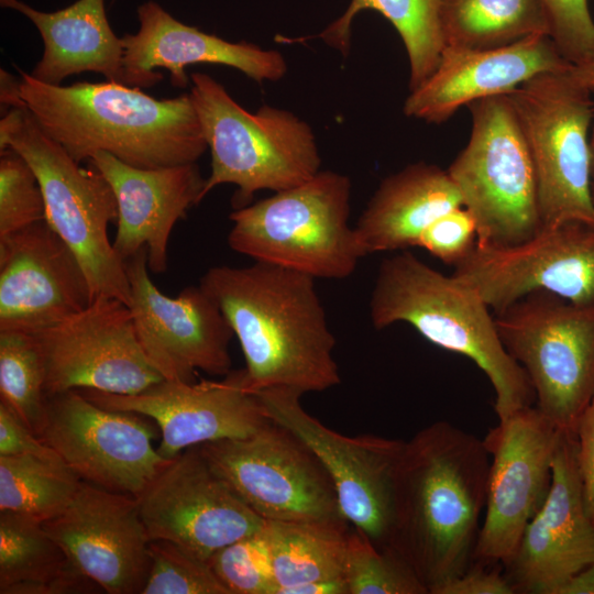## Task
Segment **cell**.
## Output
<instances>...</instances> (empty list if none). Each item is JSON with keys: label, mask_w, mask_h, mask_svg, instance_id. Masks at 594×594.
<instances>
[{"label": "cell", "mask_w": 594, "mask_h": 594, "mask_svg": "<svg viewBox=\"0 0 594 594\" xmlns=\"http://www.w3.org/2000/svg\"><path fill=\"white\" fill-rule=\"evenodd\" d=\"M576 441L584 507L588 517L594 520V398L579 419Z\"/></svg>", "instance_id": "obj_42"}, {"label": "cell", "mask_w": 594, "mask_h": 594, "mask_svg": "<svg viewBox=\"0 0 594 594\" xmlns=\"http://www.w3.org/2000/svg\"><path fill=\"white\" fill-rule=\"evenodd\" d=\"M307 274L263 262L213 266L199 280L237 337L248 391L321 392L341 382L336 339Z\"/></svg>", "instance_id": "obj_2"}, {"label": "cell", "mask_w": 594, "mask_h": 594, "mask_svg": "<svg viewBox=\"0 0 594 594\" xmlns=\"http://www.w3.org/2000/svg\"><path fill=\"white\" fill-rule=\"evenodd\" d=\"M45 220L35 173L14 150H0V239Z\"/></svg>", "instance_id": "obj_37"}, {"label": "cell", "mask_w": 594, "mask_h": 594, "mask_svg": "<svg viewBox=\"0 0 594 594\" xmlns=\"http://www.w3.org/2000/svg\"><path fill=\"white\" fill-rule=\"evenodd\" d=\"M549 36L571 64L594 58V20L588 0H541Z\"/></svg>", "instance_id": "obj_38"}, {"label": "cell", "mask_w": 594, "mask_h": 594, "mask_svg": "<svg viewBox=\"0 0 594 594\" xmlns=\"http://www.w3.org/2000/svg\"><path fill=\"white\" fill-rule=\"evenodd\" d=\"M590 150H591V194L594 202V127L590 135Z\"/></svg>", "instance_id": "obj_45"}, {"label": "cell", "mask_w": 594, "mask_h": 594, "mask_svg": "<svg viewBox=\"0 0 594 594\" xmlns=\"http://www.w3.org/2000/svg\"><path fill=\"white\" fill-rule=\"evenodd\" d=\"M569 70L538 74L508 94L534 163L542 228L594 226L593 95Z\"/></svg>", "instance_id": "obj_10"}, {"label": "cell", "mask_w": 594, "mask_h": 594, "mask_svg": "<svg viewBox=\"0 0 594 594\" xmlns=\"http://www.w3.org/2000/svg\"><path fill=\"white\" fill-rule=\"evenodd\" d=\"M364 10L381 13L399 34L409 62V91L437 68L444 47L440 0H351L342 15L314 37L344 56L351 46L352 23Z\"/></svg>", "instance_id": "obj_29"}, {"label": "cell", "mask_w": 594, "mask_h": 594, "mask_svg": "<svg viewBox=\"0 0 594 594\" xmlns=\"http://www.w3.org/2000/svg\"><path fill=\"white\" fill-rule=\"evenodd\" d=\"M0 455H31L63 461L2 403H0Z\"/></svg>", "instance_id": "obj_40"}, {"label": "cell", "mask_w": 594, "mask_h": 594, "mask_svg": "<svg viewBox=\"0 0 594 594\" xmlns=\"http://www.w3.org/2000/svg\"><path fill=\"white\" fill-rule=\"evenodd\" d=\"M0 4L25 15L43 38L42 58L31 73L35 79L62 85L72 75L95 72L125 85L123 46L109 24L105 0H77L54 12L21 0H0Z\"/></svg>", "instance_id": "obj_27"}, {"label": "cell", "mask_w": 594, "mask_h": 594, "mask_svg": "<svg viewBox=\"0 0 594 594\" xmlns=\"http://www.w3.org/2000/svg\"><path fill=\"white\" fill-rule=\"evenodd\" d=\"M101 587L82 574L43 524L29 516L0 512V593H99Z\"/></svg>", "instance_id": "obj_28"}, {"label": "cell", "mask_w": 594, "mask_h": 594, "mask_svg": "<svg viewBox=\"0 0 594 594\" xmlns=\"http://www.w3.org/2000/svg\"><path fill=\"white\" fill-rule=\"evenodd\" d=\"M453 275L474 288L493 314L541 290L573 304H594V226L547 227L509 246L476 243Z\"/></svg>", "instance_id": "obj_18"}, {"label": "cell", "mask_w": 594, "mask_h": 594, "mask_svg": "<svg viewBox=\"0 0 594 594\" xmlns=\"http://www.w3.org/2000/svg\"><path fill=\"white\" fill-rule=\"evenodd\" d=\"M198 447L212 470L265 520L348 521L322 463L283 426L268 420L248 437Z\"/></svg>", "instance_id": "obj_11"}, {"label": "cell", "mask_w": 594, "mask_h": 594, "mask_svg": "<svg viewBox=\"0 0 594 594\" xmlns=\"http://www.w3.org/2000/svg\"><path fill=\"white\" fill-rule=\"evenodd\" d=\"M18 95L78 163L106 152L140 168L196 163L208 145L189 94L156 99L120 82L50 85L19 69Z\"/></svg>", "instance_id": "obj_3"}, {"label": "cell", "mask_w": 594, "mask_h": 594, "mask_svg": "<svg viewBox=\"0 0 594 594\" xmlns=\"http://www.w3.org/2000/svg\"><path fill=\"white\" fill-rule=\"evenodd\" d=\"M569 73L594 96V58L572 64Z\"/></svg>", "instance_id": "obj_44"}, {"label": "cell", "mask_w": 594, "mask_h": 594, "mask_svg": "<svg viewBox=\"0 0 594 594\" xmlns=\"http://www.w3.org/2000/svg\"><path fill=\"white\" fill-rule=\"evenodd\" d=\"M81 483L63 461L0 455V512H14L44 522L70 504Z\"/></svg>", "instance_id": "obj_32"}, {"label": "cell", "mask_w": 594, "mask_h": 594, "mask_svg": "<svg viewBox=\"0 0 594 594\" xmlns=\"http://www.w3.org/2000/svg\"><path fill=\"white\" fill-rule=\"evenodd\" d=\"M563 431L536 406L498 420L483 441L490 454L484 516L474 562L504 564L542 506Z\"/></svg>", "instance_id": "obj_13"}, {"label": "cell", "mask_w": 594, "mask_h": 594, "mask_svg": "<svg viewBox=\"0 0 594 594\" xmlns=\"http://www.w3.org/2000/svg\"><path fill=\"white\" fill-rule=\"evenodd\" d=\"M463 206L447 169L418 162L382 180L354 231L363 255L416 246L421 232L443 213Z\"/></svg>", "instance_id": "obj_26"}, {"label": "cell", "mask_w": 594, "mask_h": 594, "mask_svg": "<svg viewBox=\"0 0 594 594\" xmlns=\"http://www.w3.org/2000/svg\"><path fill=\"white\" fill-rule=\"evenodd\" d=\"M471 133L448 173L477 226V244L509 246L541 229L531 155L508 95L468 106Z\"/></svg>", "instance_id": "obj_8"}, {"label": "cell", "mask_w": 594, "mask_h": 594, "mask_svg": "<svg viewBox=\"0 0 594 594\" xmlns=\"http://www.w3.org/2000/svg\"><path fill=\"white\" fill-rule=\"evenodd\" d=\"M32 334L48 397L84 388L135 394L164 380L140 344L129 306L117 298L96 297L80 312Z\"/></svg>", "instance_id": "obj_16"}, {"label": "cell", "mask_w": 594, "mask_h": 594, "mask_svg": "<svg viewBox=\"0 0 594 594\" xmlns=\"http://www.w3.org/2000/svg\"><path fill=\"white\" fill-rule=\"evenodd\" d=\"M0 403L41 436L48 395L44 360L32 333L0 331Z\"/></svg>", "instance_id": "obj_33"}, {"label": "cell", "mask_w": 594, "mask_h": 594, "mask_svg": "<svg viewBox=\"0 0 594 594\" xmlns=\"http://www.w3.org/2000/svg\"><path fill=\"white\" fill-rule=\"evenodd\" d=\"M150 568L141 594H230L208 562L168 540H151Z\"/></svg>", "instance_id": "obj_36"}, {"label": "cell", "mask_w": 594, "mask_h": 594, "mask_svg": "<svg viewBox=\"0 0 594 594\" xmlns=\"http://www.w3.org/2000/svg\"><path fill=\"white\" fill-rule=\"evenodd\" d=\"M490 461L483 439L449 421H435L405 441L391 550L410 565L429 594L474 562Z\"/></svg>", "instance_id": "obj_1"}, {"label": "cell", "mask_w": 594, "mask_h": 594, "mask_svg": "<svg viewBox=\"0 0 594 594\" xmlns=\"http://www.w3.org/2000/svg\"><path fill=\"white\" fill-rule=\"evenodd\" d=\"M154 438L141 415L103 408L77 389L48 397L40 436L82 481L134 497L170 460Z\"/></svg>", "instance_id": "obj_14"}, {"label": "cell", "mask_w": 594, "mask_h": 594, "mask_svg": "<svg viewBox=\"0 0 594 594\" xmlns=\"http://www.w3.org/2000/svg\"><path fill=\"white\" fill-rule=\"evenodd\" d=\"M124 264L138 339L163 378L195 382L197 370L228 375L232 371L229 344L234 333L202 287L187 286L175 297L163 294L150 277L145 248Z\"/></svg>", "instance_id": "obj_17"}, {"label": "cell", "mask_w": 594, "mask_h": 594, "mask_svg": "<svg viewBox=\"0 0 594 594\" xmlns=\"http://www.w3.org/2000/svg\"><path fill=\"white\" fill-rule=\"evenodd\" d=\"M136 498L151 540L172 541L205 562L267 524L212 470L198 446L170 459Z\"/></svg>", "instance_id": "obj_15"}, {"label": "cell", "mask_w": 594, "mask_h": 594, "mask_svg": "<svg viewBox=\"0 0 594 594\" xmlns=\"http://www.w3.org/2000/svg\"><path fill=\"white\" fill-rule=\"evenodd\" d=\"M110 184L118 205L112 242L124 262L141 249L155 274L167 270V246L175 224L202 199L206 178L196 163L140 168L106 152L88 160Z\"/></svg>", "instance_id": "obj_25"}, {"label": "cell", "mask_w": 594, "mask_h": 594, "mask_svg": "<svg viewBox=\"0 0 594 594\" xmlns=\"http://www.w3.org/2000/svg\"><path fill=\"white\" fill-rule=\"evenodd\" d=\"M344 579L349 594H429L402 557L393 550H380L352 526L346 540Z\"/></svg>", "instance_id": "obj_34"}, {"label": "cell", "mask_w": 594, "mask_h": 594, "mask_svg": "<svg viewBox=\"0 0 594 594\" xmlns=\"http://www.w3.org/2000/svg\"><path fill=\"white\" fill-rule=\"evenodd\" d=\"M499 563L473 562L468 570L437 590L436 594H515Z\"/></svg>", "instance_id": "obj_41"}, {"label": "cell", "mask_w": 594, "mask_h": 594, "mask_svg": "<svg viewBox=\"0 0 594 594\" xmlns=\"http://www.w3.org/2000/svg\"><path fill=\"white\" fill-rule=\"evenodd\" d=\"M344 522L267 521L275 594L299 585L344 579L346 540Z\"/></svg>", "instance_id": "obj_30"}, {"label": "cell", "mask_w": 594, "mask_h": 594, "mask_svg": "<svg viewBox=\"0 0 594 594\" xmlns=\"http://www.w3.org/2000/svg\"><path fill=\"white\" fill-rule=\"evenodd\" d=\"M559 594H594V562L569 580Z\"/></svg>", "instance_id": "obj_43"}, {"label": "cell", "mask_w": 594, "mask_h": 594, "mask_svg": "<svg viewBox=\"0 0 594 594\" xmlns=\"http://www.w3.org/2000/svg\"><path fill=\"white\" fill-rule=\"evenodd\" d=\"M208 564L230 594H275L276 582L266 526L220 549L208 560Z\"/></svg>", "instance_id": "obj_35"}, {"label": "cell", "mask_w": 594, "mask_h": 594, "mask_svg": "<svg viewBox=\"0 0 594 594\" xmlns=\"http://www.w3.org/2000/svg\"><path fill=\"white\" fill-rule=\"evenodd\" d=\"M136 12L139 31L121 37L127 86L152 87L163 79L155 69L165 68L172 85L185 88L189 82L186 66L198 63L235 68L258 84L277 81L287 72L278 51L205 33L178 21L155 1L140 4Z\"/></svg>", "instance_id": "obj_24"}, {"label": "cell", "mask_w": 594, "mask_h": 594, "mask_svg": "<svg viewBox=\"0 0 594 594\" xmlns=\"http://www.w3.org/2000/svg\"><path fill=\"white\" fill-rule=\"evenodd\" d=\"M444 46L487 50L548 34L541 0H440Z\"/></svg>", "instance_id": "obj_31"}, {"label": "cell", "mask_w": 594, "mask_h": 594, "mask_svg": "<svg viewBox=\"0 0 594 594\" xmlns=\"http://www.w3.org/2000/svg\"><path fill=\"white\" fill-rule=\"evenodd\" d=\"M477 243V226L464 206L457 207L432 221L420 234L417 245L444 264L455 266Z\"/></svg>", "instance_id": "obj_39"}, {"label": "cell", "mask_w": 594, "mask_h": 594, "mask_svg": "<svg viewBox=\"0 0 594 594\" xmlns=\"http://www.w3.org/2000/svg\"><path fill=\"white\" fill-rule=\"evenodd\" d=\"M10 147L32 167L45 202V221L78 258L92 298H117L128 306L131 288L125 264L109 240L118 218L114 193L91 164L80 166L48 136L18 101L0 120V150Z\"/></svg>", "instance_id": "obj_6"}, {"label": "cell", "mask_w": 594, "mask_h": 594, "mask_svg": "<svg viewBox=\"0 0 594 594\" xmlns=\"http://www.w3.org/2000/svg\"><path fill=\"white\" fill-rule=\"evenodd\" d=\"M255 394L265 416L293 432L322 463L349 524L380 550H391L396 476L405 441L339 433L302 408V393L296 389L276 387Z\"/></svg>", "instance_id": "obj_12"}, {"label": "cell", "mask_w": 594, "mask_h": 594, "mask_svg": "<svg viewBox=\"0 0 594 594\" xmlns=\"http://www.w3.org/2000/svg\"><path fill=\"white\" fill-rule=\"evenodd\" d=\"M92 299L78 258L45 220L0 239V331L38 332Z\"/></svg>", "instance_id": "obj_22"}, {"label": "cell", "mask_w": 594, "mask_h": 594, "mask_svg": "<svg viewBox=\"0 0 594 594\" xmlns=\"http://www.w3.org/2000/svg\"><path fill=\"white\" fill-rule=\"evenodd\" d=\"M352 185L346 175L319 170L231 215L229 246L255 262L314 278L344 279L363 253L350 227Z\"/></svg>", "instance_id": "obj_7"}, {"label": "cell", "mask_w": 594, "mask_h": 594, "mask_svg": "<svg viewBox=\"0 0 594 594\" xmlns=\"http://www.w3.org/2000/svg\"><path fill=\"white\" fill-rule=\"evenodd\" d=\"M69 561L108 594H141L151 538L138 498L82 481L70 504L42 522Z\"/></svg>", "instance_id": "obj_20"}, {"label": "cell", "mask_w": 594, "mask_h": 594, "mask_svg": "<svg viewBox=\"0 0 594 594\" xmlns=\"http://www.w3.org/2000/svg\"><path fill=\"white\" fill-rule=\"evenodd\" d=\"M594 562V520L586 514L576 435L563 432L549 493L502 565L515 594H559Z\"/></svg>", "instance_id": "obj_21"}, {"label": "cell", "mask_w": 594, "mask_h": 594, "mask_svg": "<svg viewBox=\"0 0 594 594\" xmlns=\"http://www.w3.org/2000/svg\"><path fill=\"white\" fill-rule=\"evenodd\" d=\"M77 391L103 408L153 420L161 432L157 451L165 459L207 442L248 437L270 420L257 395L245 388L243 370L221 381L162 380L135 394Z\"/></svg>", "instance_id": "obj_19"}, {"label": "cell", "mask_w": 594, "mask_h": 594, "mask_svg": "<svg viewBox=\"0 0 594 594\" xmlns=\"http://www.w3.org/2000/svg\"><path fill=\"white\" fill-rule=\"evenodd\" d=\"M494 319L503 345L531 383L536 407L560 430L576 435L594 398V304L534 292Z\"/></svg>", "instance_id": "obj_9"}, {"label": "cell", "mask_w": 594, "mask_h": 594, "mask_svg": "<svg viewBox=\"0 0 594 594\" xmlns=\"http://www.w3.org/2000/svg\"><path fill=\"white\" fill-rule=\"evenodd\" d=\"M571 65L548 34L498 48L444 46L437 68L409 91L403 111L409 118L442 123L464 106L508 95L538 74L569 70Z\"/></svg>", "instance_id": "obj_23"}, {"label": "cell", "mask_w": 594, "mask_h": 594, "mask_svg": "<svg viewBox=\"0 0 594 594\" xmlns=\"http://www.w3.org/2000/svg\"><path fill=\"white\" fill-rule=\"evenodd\" d=\"M190 82L189 95L211 152L204 198L215 187L232 184L238 187L237 209L260 190H285L320 170L315 133L295 113L272 106L250 112L205 73H193Z\"/></svg>", "instance_id": "obj_5"}, {"label": "cell", "mask_w": 594, "mask_h": 594, "mask_svg": "<svg viewBox=\"0 0 594 594\" xmlns=\"http://www.w3.org/2000/svg\"><path fill=\"white\" fill-rule=\"evenodd\" d=\"M370 316L376 329L406 322L430 343L474 362L494 389L498 420L536 402L526 372L503 345L494 314L480 294L407 250L382 261Z\"/></svg>", "instance_id": "obj_4"}]
</instances>
